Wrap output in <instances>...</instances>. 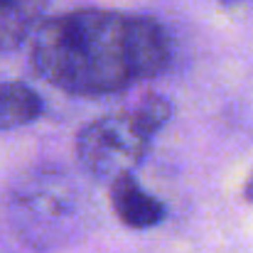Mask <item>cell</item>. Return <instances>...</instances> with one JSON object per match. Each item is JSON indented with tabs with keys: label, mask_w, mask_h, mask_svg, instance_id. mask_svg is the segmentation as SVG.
Returning a JSON list of instances; mask_svg holds the SVG:
<instances>
[{
	"label": "cell",
	"mask_w": 253,
	"mask_h": 253,
	"mask_svg": "<svg viewBox=\"0 0 253 253\" xmlns=\"http://www.w3.org/2000/svg\"><path fill=\"white\" fill-rule=\"evenodd\" d=\"M30 64L74 96H106L160 77L172 62L169 32L148 15L72 10L32 27Z\"/></svg>",
	"instance_id": "1"
},
{
	"label": "cell",
	"mask_w": 253,
	"mask_h": 253,
	"mask_svg": "<svg viewBox=\"0 0 253 253\" xmlns=\"http://www.w3.org/2000/svg\"><path fill=\"white\" fill-rule=\"evenodd\" d=\"M10 219L35 249H54L84 226L86 202L77 182L62 169H32L10 187Z\"/></svg>",
	"instance_id": "2"
},
{
	"label": "cell",
	"mask_w": 253,
	"mask_h": 253,
	"mask_svg": "<svg viewBox=\"0 0 253 253\" xmlns=\"http://www.w3.org/2000/svg\"><path fill=\"white\" fill-rule=\"evenodd\" d=\"M150 133L135 111H121L86 123L77 135L79 165L98 182H113L138 168L153 143Z\"/></svg>",
	"instance_id": "3"
},
{
	"label": "cell",
	"mask_w": 253,
	"mask_h": 253,
	"mask_svg": "<svg viewBox=\"0 0 253 253\" xmlns=\"http://www.w3.org/2000/svg\"><path fill=\"white\" fill-rule=\"evenodd\" d=\"M111 184V204L116 216L130 226V229H153L165 221L168 207L150 192L143 189V184L133 177V172L116 177Z\"/></svg>",
	"instance_id": "4"
},
{
	"label": "cell",
	"mask_w": 253,
	"mask_h": 253,
	"mask_svg": "<svg viewBox=\"0 0 253 253\" xmlns=\"http://www.w3.org/2000/svg\"><path fill=\"white\" fill-rule=\"evenodd\" d=\"M42 98L32 86L22 82L0 84V130H15L35 123L42 116Z\"/></svg>",
	"instance_id": "5"
},
{
	"label": "cell",
	"mask_w": 253,
	"mask_h": 253,
	"mask_svg": "<svg viewBox=\"0 0 253 253\" xmlns=\"http://www.w3.org/2000/svg\"><path fill=\"white\" fill-rule=\"evenodd\" d=\"M44 0H0V52L15 49L40 22Z\"/></svg>",
	"instance_id": "6"
},
{
	"label": "cell",
	"mask_w": 253,
	"mask_h": 253,
	"mask_svg": "<svg viewBox=\"0 0 253 253\" xmlns=\"http://www.w3.org/2000/svg\"><path fill=\"white\" fill-rule=\"evenodd\" d=\"M244 194H246V199H249V202H253V174H251V179L246 182V189H244Z\"/></svg>",
	"instance_id": "7"
},
{
	"label": "cell",
	"mask_w": 253,
	"mask_h": 253,
	"mask_svg": "<svg viewBox=\"0 0 253 253\" xmlns=\"http://www.w3.org/2000/svg\"><path fill=\"white\" fill-rule=\"evenodd\" d=\"M224 5H234V2H239V0H221Z\"/></svg>",
	"instance_id": "8"
}]
</instances>
